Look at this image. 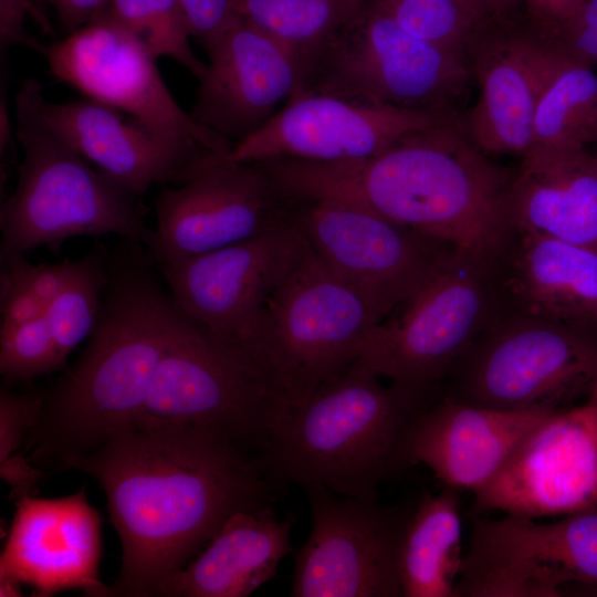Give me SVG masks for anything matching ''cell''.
<instances>
[{
  "label": "cell",
  "instance_id": "cell-4",
  "mask_svg": "<svg viewBox=\"0 0 597 597\" xmlns=\"http://www.w3.org/2000/svg\"><path fill=\"white\" fill-rule=\"evenodd\" d=\"M357 360L318 386L274 425L261 454L281 483H320L363 501L407 468L411 428L441 394L391 383L385 386Z\"/></svg>",
  "mask_w": 597,
  "mask_h": 597
},
{
  "label": "cell",
  "instance_id": "cell-31",
  "mask_svg": "<svg viewBox=\"0 0 597 597\" xmlns=\"http://www.w3.org/2000/svg\"><path fill=\"white\" fill-rule=\"evenodd\" d=\"M139 38L156 59L169 56L198 80L207 64L192 51L185 13L177 0H108L104 10Z\"/></svg>",
  "mask_w": 597,
  "mask_h": 597
},
{
  "label": "cell",
  "instance_id": "cell-18",
  "mask_svg": "<svg viewBox=\"0 0 597 597\" xmlns=\"http://www.w3.org/2000/svg\"><path fill=\"white\" fill-rule=\"evenodd\" d=\"M559 53L514 14L492 11L479 23L468 46L479 97L461 124L481 151L531 149L538 95Z\"/></svg>",
  "mask_w": 597,
  "mask_h": 597
},
{
  "label": "cell",
  "instance_id": "cell-22",
  "mask_svg": "<svg viewBox=\"0 0 597 597\" xmlns=\"http://www.w3.org/2000/svg\"><path fill=\"white\" fill-rule=\"evenodd\" d=\"M553 411L491 408L440 394L411 428L407 443L408 464L426 465L443 486L474 493L500 471L530 431Z\"/></svg>",
  "mask_w": 597,
  "mask_h": 597
},
{
  "label": "cell",
  "instance_id": "cell-1",
  "mask_svg": "<svg viewBox=\"0 0 597 597\" xmlns=\"http://www.w3.org/2000/svg\"><path fill=\"white\" fill-rule=\"evenodd\" d=\"M103 489L122 545L107 597H154L237 512L273 505L285 484L260 452L190 428L124 431L70 461Z\"/></svg>",
  "mask_w": 597,
  "mask_h": 597
},
{
  "label": "cell",
  "instance_id": "cell-14",
  "mask_svg": "<svg viewBox=\"0 0 597 597\" xmlns=\"http://www.w3.org/2000/svg\"><path fill=\"white\" fill-rule=\"evenodd\" d=\"M597 510V381L580 404L554 410L473 493L472 517L493 511L537 520Z\"/></svg>",
  "mask_w": 597,
  "mask_h": 597
},
{
  "label": "cell",
  "instance_id": "cell-25",
  "mask_svg": "<svg viewBox=\"0 0 597 597\" xmlns=\"http://www.w3.org/2000/svg\"><path fill=\"white\" fill-rule=\"evenodd\" d=\"M293 520L273 505L231 515L205 549L168 576L154 597H245L276 575L291 551Z\"/></svg>",
  "mask_w": 597,
  "mask_h": 597
},
{
  "label": "cell",
  "instance_id": "cell-3",
  "mask_svg": "<svg viewBox=\"0 0 597 597\" xmlns=\"http://www.w3.org/2000/svg\"><path fill=\"white\" fill-rule=\"evenodd\" d=\"M118 254L108 256V282L88 342L45 390L22 449L43 470H64L70 461L138 426L184 318L140 252Z\"/></svg>",
  "mask_w": 597,
  "mask_h": 597
},
{
  "label": "cell",
  "instance_id": "cell-32",
  "mask_svg": "<svg viewBox=\"0 0 597 597\" xmlns=\"http://www.w3.org/2000/svg\"><path fill=\"white\" fill-rule=\"evenodd\" d=\"M413 35L464 54L479 23L491 11L483 0H376Z\"/></svg>",
  "mask_w": 597,
  "mask_h": 597
},
{
  "label": "cell",
  "instance_id": "cell-16",
  "mask_svg": "<svg viewBox=\"0 0 597 597\" xmlns=\"http://www.w3.org/2000/svg\"><path fill=\"white\" fill-rule=\"evenodd\" d=\"M458 118L457 112L371 105L321 94H294L227 159H293L321 164L365 160L407 138Z\"/></svg>",
  "mask_w": 597,
  "mask_h": 597
},
{
  "label": "cell",
  "instance_id": "cell-12",
  "mask_svg": "<svg viewBox=\"0 0 597 597\" xmlns=\"http://www.w3.org/2000/svg\"><path fill=\"white\" fill-rule=\"evenodd\" d=\"M153 259H185L296 222L297 198L262 161L220 158L156 199Z\"/></svg>",
  "mask_w": 597,
  "mask_h": 597
},
{
  "label": "cell",
  "instance_id": "cell-19",
  "mask_svg": "<svg viewBox=\"0 0 597 597\" xmlns=\"http://www.w3.org/2000/svg\"><path fill=\"white\" fill-rule=\"evenodd\" d=\"M35 104L52 132L136 197L157 182L179 186L226 157L196 140L155 130L90 98L50 103L39 85Z\"/></svg>",
  "mask_w": 597,
  "mask_h": 597
},
{
  "label": "cell",
  "instance_id": "cell-11",
  "mask_svg": "<svg viewBox=\"0 0 597 597\" xmlns=\"http://www.w3.org/2000/svg\"><path fill=\"white\" fill-rule=\"evenodd\" d=\"M312 528L295 554L293 597H404L400 549L415 504H379L300 486Z\"/></svg>",
  "mask_w": 597,
  "mask_h": 597
},
{
  "label": "cell",
  "instance_id": "cell-34",
  "mask_svg": "<svg viewBox=\"0 0 597 597\" xmlns=\"http://www.w3.org/2000/svg\"><path fill=\"white\" fill-rule=\"evenodd\" d=\"M45 398L43 391L12 392L0 390V462L24 447L36 423Z\"/></svg>",
  "mask_w": 597,
  "mask_h": 597
},
{
  "label": "cell",
  "instance_id": "cell-27",
  "mask_svg": "<svg viewBox=\"0 0 597 597\" xmlns=\"http://www.w3.org/2000/svg\"><path fill=\"white\" fill-rule=\"evenodd\" d=\"M460 491H425L407 523L400 549L404 597H455L463 564Z\"/></svg>",
  "mask_w": 597,
  "mask_h": 597
},
{
  "label": "cell",
  "instance_id": "cell-44",
  "mask_svg": "<svg viewBox=\"0 0 597 597\" xmlns=\"http://www.w3.org/2000/svg\"><path fill=\"white\" fill-rule=\"evenodd\" d=\"M483 1L489 6L491 11H493L496 0H483Z\"/></svg>",
  "mask_w": 597,
  "mask_h": 597
},
{
  "label": "cell",
  "instance_id": "cell-41",
  "mask_svg": "<svg viewBox=\"0 0 597 597\" xmlns=\"http://www.w3.org/2000/svg\"><path fill=\"white\" fill-rule=\"evenodd\" d=\"M44 474L45 470L35 465L23 451L0 462V476L10 486V496L14 501L36 496L38 484Z\"/></svg>",
  "mask_w": 597,
  "mask_h": 597
},
{
  "label": "cell",
  "instance_id": "cell-35",
  "mask_svg": "<svg viewBox=\"0 0 597 597\" xmlns=\"http://www.w3.org/2000/svg\"><path fill=\"white\" fill-rule=\"evenodd\" d=\"M584 0H496L493 11L512 13L533 31L555 44L566 23Z\"/></svg>",
  "mask_w": 597,
  "mask_h": 597
},
{
  "label": "cell",
  "instance_id": "cell-36",
  "mask_svg": "<svg viewBox=\"0 0 597 597\" xmlns=\"http://www.w3.org/2000/svg\"><path fill=\"white\" fill-rule=\"evenodd\" d=\"M3 269L20 280L33 294L50 304L64 289L72 266L65 259L54 264L33 265L24 254L1 259Z\"/></svg>",
  "mask_w": 597,
  "mask_h": 597
},
{
  "label": "cell",
  "instance_id": "cell-40",
  "mask_svg": "<svg viewBox=\"0 0 597 597\" xmlns=\"http://www.w3.org/2000/svg\"><path fill=\"white\" fill-rule=\"evenodd\" d=\"M32 17L45 33L53 34L50 22L38 8L35 0H0V43L6 49L13 44H25L42 50L24 29V20Z\"/></svg>",
  "mask_w": 597,
  "mask_h": 597
},
{
  "label": "cell",
  "instance_id": "cell-20",
  "mask_svg": "<svg viewBox=\"0 0 597 597\" xmlns=\"http://www.w3.org/2000/svg\"><path fill=\"white\" fill-rule=\"evenodd\" d=\"M206 50L209 63L190 114L232 145L259 130L300 87L296 54L240 15Z\"/></svg>",
  "mask_w": 597,
  "mask_h": 597
},
{
  "label": "cell",
  "instance_id": "cell-23",
  "mask_svg": "<svg viewBox=\"0 0 597 597\" xmlns=\"http://www.w3.org/2000/svg\"><path fill=\"white\" fill-rule=\"evenodd\" d=\"M498 262L507 312L597 332V250L512 232Z\"/></svg>",
  "mask_w": 597,
  "mask_h": 597
},
{
  "label": "cell",
  "instance_id": "cell-45",
  "mask_svg": "<svg viewBox=\"0 0 597 597\" xmlns=\"http://www.w3.org/2000/svg\"><path fill=\"white\" fill-rule=\"evenodd\" d=\"M595 156H596V158H597V155H595Z\"/></svg>",
  "mask_w": 597,
  "mask_h": 597
},
{
  "label": "cell",
  "instance_id": "cell-37",
  "mask_svg": "<svg viewBox=\"0 0 597 597\" xmlns=\"http://www.w3.org/2000/svg\"><path fill=\"white\" fill-rule=\"evenodd\" d=\"M555 45L567 56L597 67V0H584L566 23Z\"/></svg>",
  "mask_w": 597,
  "mask_h": 597
},
{
  "label": "cell",
  "instance_id": "cell-39",
  "mask_svg": "<svg viewBox=\"0 0 597 597\" xmlns=\"http://www.w3.org/2000/svg\"><path fill=\"white\" fill-rule=\"evenodd\" d=\"M0 285L1 326H21L45 316L49 304L6 269Z\"/></svg>",
  "mask_w": 597,
  "mask_h": 597
},
{
  "label": "cell",
  "instance_id": "cell-10",
  "mask_svg": "<svg viewBox=\"0 0 597 597\" xmlns=\"http://www.w3.org/2000/svg\"><path fill=\"white\" fill-rule=\"evenodd\" d=\"M596 381L597 332L506 312L454 365L441 394L491 408L555 410L585 400Z\"/></svg>",
  "mask_w": 597,
  "mask_h": 597
},
{
  "label": "cell",
  "instance_id": "cell-15",
  "mask_svg": "<svg viewBox=\"0 0 597 597\" xmlns=\"http://www.w3.org/2000/svg\"><path fill=\"white\" fill-rule=\"evenodd\" d=\"M41 52L51 74L90 100L164 134L196 140L227 156L233 145L199 124L167 88L146 44L105 11Z\"/></svg>",
  "mask_w": 597,
  "mask_h": 597
},
{
  "label": "cell",
  "instance_id": "cell-42",
  "mask_svg": "<svg viewBox=\"0 0 597 597\" xmlns=\"http://www.w3.org/2000/svg\"><path fill=\"white\" fill-rule=\"evenodd\" d=\"M55 10L69 33L82 28L102 13L108 0H45Z\"/></svg>",
  "mask_w": 597,
  "mask_h": 597
},
{
  "label": "cell",
  "instance_id": "cell-21",
  "mask_svg": "<svg viewBox=\"0 0 597 597\" xmlns=\"http://www.w3.org/2000/svg\"><path fill=\"white\" fill-rule=\"evenodd\" d=\"M11 527L0 556V578L34 588V596L81 588L107 597L98 579L102 520L86 489L55 499L15 501Z\"/></svg>",
  "mask_w": 597,
  "mask_h": 597
},
{
  "label": "cell",
  "instance_id": "cell-38",
  "mask_svg": "<svg viewBox=\"0 0 597 597\" xmlns=\"http://www.w3.org/2000/svg\"><path fill=\"white\" fill-rule=\"evenodd\" d=\"M191 36L206 49L239 17L235 0H177Z\"/></svg>",
  "mask_w": 597,
  "mask_h": 597
},
{
  "label": "cell",
  "instance_id": "cell-2",
  "mask_svg": "<svg viewBox=\"0 0 597 597\" xmlns=\"http://www.w3.org/2000/svg\"><path fill=\"white\" fill-rule=\"evenodd\" d=\"M271 168L295 196L362 207L461 254L496 261L512 233L507 192L514 171L481 151L459 117L369 159H276Z\"/></svg>",
  "mask_w": 597,
  "mask_h": 597
},
{
  "label": "cell",
  "instance_id": "cell-30",
  "mask_svg": "<svg viewBox=\"0 0 597 597\" xmlns=\"http://www.w3.org/2000/svg\"><path fill=\"white\" fill-rule=\"evenodd\" d=\"M107 282L108 254L96 247L72 262L64 289L49 304L45 316L63 368L70 354L91 335Z\"/></svg>",
  "mask_w": 597,
  "mask_h": 597
},
{
  "label": "cell",
  "instance_id": "cell-7",
  "mask_svg": "<svg viewBox=\"0 0 597 597\" xmlns=\"http://www.w3.org/2000/svg\"><path fill=\"white\" fill-rule=\"evenodd\" d=\"M290 401L243 346L184 314L136 428H190L261 452Z\"/></svg>",
  "mask_w": 597,
  "mask_h": 597
},
{
  "label": "cell",
  "instance_id": "cell-33",
  "mask_svg": "<svg viewBox=\"0 0 597 597\" xmlns=\"http://www.w3.org/2000/svg\"><path fill=\"white\" fill-rule=\"evenodd\" d=\"M62 368L46 316L21 326H0V374L4 381H29Z\"/></svg>",
  "mask_w": 597,
  "mask_h": 597
},
{
  "label": "cell",
  "instance_id": "cell-24",
  "mask_svg": "<svg viewBox=\"0 0 597 597\" xmlns=\"http://www.w3.org/2000/svg\"><path fill=\"white\" fill-rule=\"evenodd\" d=\"M512 232L597 250V158L586 148L534 146L507 192Z\"/></svg>",
  "mask_w": 597,
  "mask_h": 597
},
{
  "label": "cell",
  "instance_id": "cell-43",
  "mask_svg": "<svg viewBox=\"0 0 597 597\" xmlns=\"http://www.w3.org/2000/svg\"><path fill=\"white\" fill-rule=\"evenodd\" d=\"M21 584L10 578H0V597L22 596Z\"/></svg>",
  "mask_w": 597,
  "mask_h": 597
},
{
  "label": "cell",
  "instance_id": "cell-8",
  "mask_svg": "<svg viewBox=\"0 0 597 597\" xmlns=\"http://www.w3.org/2000/svg\"><path fill=\"white\" fill-rule=\"evenodd\" d=\"M300 62L295 94L405 108L457 112L472 78L464 54L413 35L376 0Z\"/></svg>",
  "mask_w": 597,
  "mask_h": 597
},
{
  "label": "cell",
  "instance_id": "cell-13",
  "mask_svg": "<svg viewBox=\"0 0 597 597\" xmlns=\"http://www.w3.org/2000/svg\"><path fill=\"white\" fill-rule=\"evenodd\" d=\"M296 198V222L311 248L364 295L383 320L455 252L362 207L328 198Z\"/></svg>",
  "mask_w": 597,
  "mask_h": 597
},
{
  "label": "cell",
  "instance_id": "cell-6",
  "mask_svg": "<svg viewBox=\"0 0 597 597\" xmlns=\"http://www.w3.org/2000/svg\"><path fill=\"white\" fill-rule=\"evenodd\" d=\"M383 321L374 305L334 273L305 238L295 262L269 295L245 348L291 406L350 367Z\"/></svg>",
  "mask_w": 597,
  "mask_h": 597
},
{
  "label": "cell",
  "instance_id": "cell-29",
  "mask_svg": "<svg viewBox=\"0 0 597 597\" xmlns=\"http://www.w3.org/2000/svg\"><path fill=\"white\" fill-rule=\"evenodd\" d=\"M369 0H235L237 13L301 61L350 22Z\"/></svg>",
  "mask_w": 597,
  "mask_h": 597
},
{
  "label": "cell",
  "instance_id": "cell-26",
  "mask_svg": "<svg viewBox=\"0 0 597 597\" xmlns=\"http://www.w3.org/2000/svg\"><path fill=\"white\" fill-rule=\"evenodd\" d=\"M506 553L522 584L541 597L597 593V510L553 523L516 521Z\"/></svg>",
  "mask_w": 597,
  "mask_h": 597
},
{
  "label": "cell",
  "instance_id": "cell-9",
  "mask_svg": "<svg viewBox=\"0 0 597 597\" xmlns=\"http://www.w3.org/2000/svg\"><path fill=\"white\" fill-rule=\"evenodd\" d=\"M506 312L498 261L455 251L373 328L357 362L395 384L441 388L459 359Z\"/></svg>",
  "mask_w": 597,
  "mask_h": 597
},
{
  "label": "cell",
  "instance_id": "cell-28",
  "mask_svg": "<svg viewBox=\"0 0 597 597\" xmlns=\"http://www.w3.org/2000/svg\"><path fill=\"white\" fill-rule=\"evenodd\" d=\"M590 143H597V70L561 51L538 95L532 147L585 148Z\"/></svg>",
  "mask_w": 597,
  "mask_h": 597
},
{
  "label": "cell",
  "instance_id": "cell-17",
  "mask_svg": "<svg viewBox=\"0 0 597 597\" xmlns=\"http://www.w3.org/2000/svg\"><path fill=\"white\" fill-rule=\"evenodd\" d=\"M297 222L218 250L158 265L178 308L211 335L247 346L264 304L298 256Z\"/></svg>",
  "mask_w": 597,
  "mask_h": 597
},
{
  "label": "cell",
  "instance_id": "cell-5",
  "mask_svg": "<svg viewBox=\"0 0 597 597\" xmlns=\"http://www.w3.org/2000/svg\"><path fill=\"white\" fill-rule=\"evenodd\" d=\"M39 85L25 80L15 98L17 138L24 158L17 187L0 209L1 259L104 234L149 248L154 230L144 222L138 197L92 168L49 128L35 104Z\"/></svg>",
  "mask_w": 597,
  "mask_h": 597
}]
</instances>
